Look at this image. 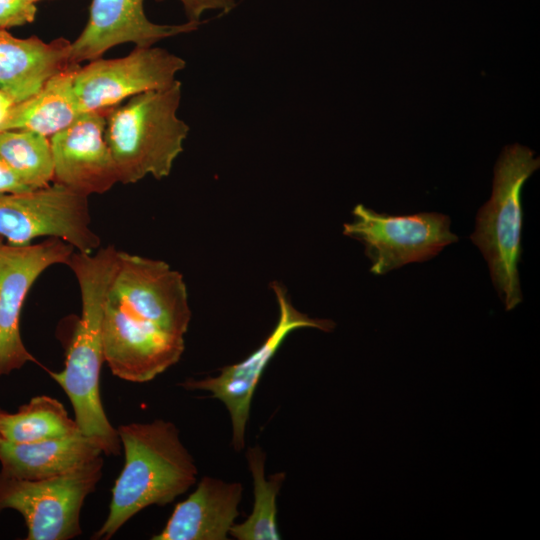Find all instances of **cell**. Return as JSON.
I'll list each match as a JSON object with an SVG mask.
<instances>
[{
  "instance_id": "cell-1",
  "label": "cell",
  "mask_w": 540,
  "mask_h": 540,
  "mask_svg": "<svg viewBox=\"0 0 540 540\" xmlns=\"http://www.w3.org/2000/svg\"><path fill=\"white\" fill-rule=\"evenodd\" d=\"M118 252L112 245L92 253L76 251L67 261L80 287L82 311L64 369L50 373L70 399L80 432L96 441L105 455H119L121 449L117 429L108 420L100 396V373L105 362L103 315Z\"/></svg>"
},
{
  "instance_id": "cell-2",
  "label": "cell",
  "mask_w": 540,
  "mask_h": 540,
  "mask_svg": "<svg viewBox=\"0 0 540 540\" xmlns=\"http://www.w3.org/2000/svg\"><path fill=\"white\" fill-rule=\"evenodd\" d=\"M117 432L125 462L112 488L108 516L93 539H110L144 508L167 505L196 483L198 469L172 422L129 423Z\"/></svg>"
},
{
  "instance_id": "cell-3",
  "label": "cell",
  "mask_w": 540,
  "mask_h": 540,
  "mask_svg": "<svg viewBox=\"0 0 540 540\" xmlns=\"http://www.w3.org/2000/svg\"><path fill=\"white\" fill-rule=\"evenodd\" d=\"M182 84L132 96L107 109L105 140L119 182L136 183L147 175L167 177L183 151L189 126L177 116Z\"/></svg>"
},
{
  "instance_id": "cell-4",
  "label": "cell",
  "mask_w": 540,
  "mask_h": 540,
  "mask_svg": "<svg viewBox=\"0 0 540 540\" xmlns=\"http://www.w3.org/2000/svg\"><path fill=\"white\" fill-rule=\"evenodd\" d=\"M540 166L534 152L522 145L506 146L494 168L490 199L479 209L471 241L483 254L492 282L507 311L522 302L518 274L523 209L521 192Z\"/></svg>"
},
{
  "instance_id": "cell-5",
  "label": "cell",
  "mask_w": 540,
  "mask_h": 540,
  "mask_svg": "<svg viewBox=\"0 0 540 540\" xmlns=\"http://www.w3.org/2000/svg\"><path fill=\"white\" fill-rule=\"evenodd\" d=\"M102 455L60 476L25 480L0 471V512L18 511L28 540H68L81 534L80 512L102 476Z\"/></svg>"
},
{
  "instance_id": "cell-6",
  "label": "cell",
  "mask_w": 540,
  "mask_h": 540,
  "mask_svg": "<svg viewBox=\"0 0 540 540\" xmlns=\"http://www.w3.org/2000/svg\"><path fill=\"white\" fill-rule=\"evenodd\" d=\"M88 197L58 184L0 194V236L12 245H28L37 237H57L79 252L92 253L101 244L92 230Z\"/></svg>"
},
{
  "instance_id": "cell-7",
  "label": "cell",
  "mask_w": 540,
  "mask_h": 540,
  "mask_svg": "<svg viewBox=\"0 0 540 540\" xmlns=\"http://www.w3.org/2000/svg\"><path fill=\"white\" fill-rule=\"evenodd\" d=\"M352 215L353 220L343 225V234L365 246L375 275L427 261L458 241L450 231V218L441 213L394 216L357 204Z\"/></svg>"
},
{
  "instance_id": "cell-8",
  "label": "cell",
  "mask_w": 540,
  "mask_h": 540,
  "mask_svg": "<svg viewBox=\"0 0 540 540\" xmlns=\"http://www.w3.org/2000/svg\"><path fill=\"white\" fill-rule=\"evenodd\" d=\"M279 315L277 323L265 341L243 361L225 366L214 377L187 379L180 385L187 390H204L227 408L232 423V445L236 451L245 446V431L251 402L262 374L288 335L301 328L330 332L335 323L329 319L311 318L296 309L280 282L271 283Z\"/></svg>"
},
{
  "instance_id": "cell-9",
  "label": "cell",
  "mask_w": 540,
  "mask_h": 540,
  "mask_svg": "<svg viewBox=\"0 0 540 540\" xmlns=\"http://www.w3.org/2000/svg\"><path fill=\"white\" fill-rule=\"evenodd\" d=\"M107 297L161 330L184 337L191 320L183 276L166 262L118 252Z\"/></svg>"
},
{
  "instance_id": "cell-10",
  "label": "cell",
  "mask_w": 540,
  "mask_h": 540,
  "mask_svg": "<svg viewBox=\"0 0 540 540\" xmlns=\"http://www.w3.org/2000/svg\"><path fill=\"white\" fill-rule=\"evenodd\" d=\"M74 247L57 237L12 245L0 236V376L36 362L21 338L20 316L33 283L54 264H66Z\"/></svg>"
},
{
  "instance_id": "cell-11",
  "label": "cell",
  "mask_w": 540,
  "mask_h": 540,
  "mask_svg": "<svg viewBox=\"0 0 540 540\" xmlns=\"http://www.w3.org/2000/svg\"><path fill=\"white\" fill-rule=\"evenodd\" d=\"M185 61L159 47H135L116 59H95L74 73V89L84 112L107 110L146 91L166 88Z\"/></svg>"
},
{
  "instance_id": "cell-12",
  "label": "cell",
  "mask_w": 540,
  "mask_h": 540,
  "mask_svg": "<svg viewBox=\"0 0 540 540\" xmlns=\"http://www.w3.org/2000/svg\"><path fill=\"white\" fill-rule=\"evenodd\" d=\"M102 335L111 372L134 383L148 382L166 371L180 360L185 348L184 337L134 316L108 297Z\"/></svg>"
},
{
  "instance_id": "cell-13",
  "label": "cell",
  "mask_w": 540,
  "mask_h": 540,
  "mask_svg": "<svg viewBox=\"0 0 540 540\" xmlns=\"http://www.w3.org/2000/svg\"><path fill=\"white\" fill-rule=\"evenodd\" d=\"M107 110L85 112L51 136L53 181L84 196L102 194L119 182L105 140Z\"/></svg>"
},
{
  "instance_id": "cell-14",
  "label": "cell",
  "mask_w": 540,
  "mask_h": 540,
  "mask_svg": "<svg viewBox=\"0 0 540 540\" xmlns=\"http://www.w3.org/2000/svg\"><path fill=\"white\" fill-rule=\"evenodd\" d=\"M144 0H91L89 18L83 31L70 43L69 63L95 60L108 49L133 43L150 47L158 41L190 33L200 22L187 21L177 25L151 22L143 9Z\"/></svg>"
},
{
  "instance_id": "cell-15",
  "label": "cell",
  "mask_w": 540,
  "mask_h": 540,
  "mask_svg": "<svg viewBox=\"0 0 540 540\" xmlns=\"http://www.w3.org/2000/svg\"><path fill=\"white\" fill-rule=\"evenodd\" d=\"M243 487L239 482L205 476L178 503L153 540H225L239 515Z\"/></svg>"
},
{
  "instance_id": "cell-16",
  "label": "cell",
  "mask_w": 540,
  "mask_h": 540,
  "mask_svg": "<svg viewBox=\"0 0 540 540\" xmlns=\"http://www.w3.org/2000/svg\"><path fill=\"white\" fill-rule=\"evenodd\" d=\"M70 43L17 38L0 30V90L17 104L35 95L56 73L70 67Z\"/></svg>"
},
{
  "instance_id": "cell-17",
  "label": "cell",
  "mask_w": 540,
  "mask_h": 540,
  "mask_svg": "<svg viewBox=\"0 0 540 540\" xmlns=\"http://www.w3.org/2000/svg\"><path fill=\"white\" fill-rule=\"evenodd\" d=\"M103 454L100 445L81 432L32 443L0 441L1 472L25 480L69 473Z\"/></svg>"
},
{
  "instance_id": "cell-18",
  "label": "cell",
  "mask_w": 540,
  "mask_h": 540,
  "mask_svg": "<svg viewBox=\"0 0 540 540\" xmlns=\"http://www.w3.org/2000/svg\"><path fill=\"white\" fill-rule=\"evenodd\" d=\"M78 67L56 73L35 95L15 104L0 133L28 130L48 137L80 118L85 112L74 89V73Z\"/></svg>"
},
{
  "instance_id": "cell-19",
  "label": "cell",
  "mask_w": 540,
  "mask_h": 540,
  "mask_svg": "<svg viewBox=\"0 0 540 540\" xmlns=\"http://www.w3.org/2000/svg\"><path fill=\"white\" fill-rule=\"evenodd\" d=\"M80 432L64 405L56 398L40 395L19 407L15 413L0 416L2 440L32 443L74 435Z\"/></svg>"
},
{
  "instance_id": "cell-20",
  "label": "cell",
  "mask_w": 540,
  "mask_h": 540,
  "mask_svg": "<svg viewBox=\"0 0 540 540\" xmlns=\"http://www.w3.org/2000/svg\"><path fill=\"white\" fill-rule=\"evenodd\" d=\"M246 459L253 479V508L245 521L232 525L229 535L238 540H279L276 499L286 474L265 478L266 455L259 446L249 447Z\"/></svg>"
},
{
  "instance_id": "cell-21",
  "label": "cell",
  "mask_w": 540,
  "mask_h": 540,
  "mask_svg": "<svg viewBox=\"0 0 540 540\" xmlns=\"http://www.w3.org/2000/svg\"><path fill=\"white\" fill-rule=\"evenodd\" d=\"M0 156L17 178L31 190L49 185L54 162L50 140L28 130L0 133Z\"/></svg>"
},
{
  "instance_id": "cell-22",
  "label": "cell",
  "mask_w": 540,
  "mask_h": 540,
  "mask_svg": "<svg viewBox=\"0 0 540 540\" xmlns=\"http://www.w3.org/2000/svg\"><path fill=\"white\" fill-rule=\"evenodd\" d=\"M37 7L28 0H0V30L34 21Z\"/></svg>"
},
{
  "instance_id": "cell-23",
  "label": "cell",
  "mask_w": 540,
  "mask_h": 540,
  "mask_svg": "<svg viewBox=\"0 0 540 540\" xmlns=\"http://www.w3.org/2000/svg\"><path fill=\"white\" fill-rule=\"evenodd\" d=\"M158 2L163 0H156ZM188 21L200 22L202 14L208 10L230 11L235 6V0H179Z\"/></svg>"
},
{
  "instance_id": "cell-24",
  "label": "cell",
  "mask_w": 540,
  "mask_h": 540,
  "mask_svg": "<svg viewBox=\"0 0 540 540\" xmlns=\"http://www.w3.org/2000/svg\"><path fill=\"white\" fill-rule=\"evenodd\" d=\"M32 191L24 185L0 156V194Z\"/></svg>"
},
{
  "instance_id": "cell-25",
  "label": "cell",
  "mask_w": 540,
  "mask_h": 540,
  "mask_svg": "<svg viewBox=\"0 0 540 540\" xmlns=\"http://www.w3.org/2000/svg\"><path fill=\"white\" fill-rule=\"evenodd\" d=\"M15 104L10 96L0 90V128L8 118Z\"/></svg>"
},
{
  "instance_id": "cell-26",
  "label": "cell",
  "mask_w": 540,
  "mask_h": 540,
  "mask_svg": "<svg viewBox=\"0 0 540 540\" xmlns=\"http://www.w3.org/2000/svg\"><path fill=\"white\" fill-rule=\"evenodd\" d=\"M5 411L3 409L0 408V416L4 413ZM2 440L1 436H0V441Z\"/></svg>"
},
{
  "instance_id": "cell-27",
  "label": "cell",
  "mask_w": 540,
  "mask_h": 540,
  "mask_svg": "<svg viewBox=\"0 0 540 540\" xmlns=\"http://www.w3.org/2000/svg\"><path fill=\"white\" fill-rule=\"evenodd\" d=\"M28 1L35 4L36 2H38L40 0H28Z\"/></svg>"
}]
</instances>
